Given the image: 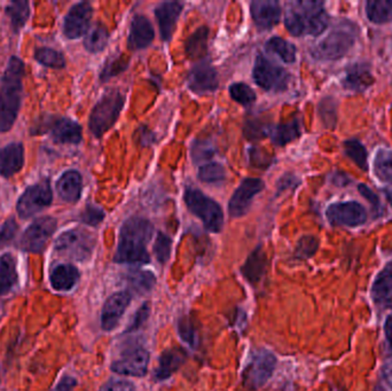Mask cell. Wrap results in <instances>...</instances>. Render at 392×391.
I'll return each instance as SVG.
<instances>
[{
    "label": "cell",
    "mask_w": 392,
    "mask_h": 391,
    "mask_svg": "<svg viewBox=\"0 0 392 391\" xmlns=\"http://www.w3.org/2000/svg\"><path fill=\"white\" fill-rule=\"evenodd\" d=\"M152 223L140 217H132L123 224L114 260L116 263L147 264L151 260L147 243L152 239Z\"/></svg>",
    "instance_id": "1"
},
{
    "label": "cell",
    "mask_w": 392,
    "mask_h": 391,
    "mask_svg": "<svg viewBox=\"0 0 392 391\" xmlns=\"http://www.w3.org/2000/svg\"><path fill=\"white\" fill-rule=\"evenodd\" d=\"M24 63L12 57L0 83V132L12 128L18 117L23 94Z\"/></svg>",
    "instance_id": "2"
},
{
    "label": "cell",
    "mask_w": 392,
    "mask_h": 391,
    "mask_svg": "<svg viewBox=\"0 0 392 391\" xmlns=\"http://www.w3.org/2000/svg\"><path fill=\"white\" fill-rule=\"evenodd\" d=\"M285 26L294 36H318L328 26V16L320 1H294L285 9Z\"/></svg>",
    "instance_id": "3"
},
{
    "label": "cell",
    "mask_w": 392,
    "mask_h": 391,
    "mask_svg": "<svg viewBox=\"0 0 392 391\" xmlns=\"http://www.w3.org/2000/svg\"><path fill=\"white\" fill-rule=\"evenodd\" d=\"M124 96L119 91H109L99 100L89 116V131L102 138L116 123L124 106Z\"/></svg>",
    "instance_id": "4"
},
{
    "label": "cell",
    "mask_w": 392,
    "mask_h": 391,
    "mask_svg": "<svg viewBox=\"0 0 392 391\" xmlns=\"http://www.w3.org/2000/svg\"><path fill=\"white\" fill-rule=\"evenodd\" d=\"M185 202L188 209L203 221L205 228L218 233L223 228V210L216 201L205 197L195 188H187L185 192Z\"/></svg>",
    "instance_id": "5"
},
{
    "label": "cell",
    "mask_w": 392,
    "mask_h": 391,
    "mask_svg": "<svg viewBox=\"0 0 392 391\" xmlns=\"http://www.w3.org/2000/svg\"><path fill=\"white\" fill-rule=\"evenodd\" d=\"M354 43V33L352 29L348 27L339 28L315 44L311 48V54L318 60H337L348 53Z\"/></svg>",
    "instance_id": "6"
},
{
    "label": "cell",
    "mask_w": 392,
    "mask_h": 391,
    "mask_svg": "<svg viewBox=\"0 0 392 391\" xmlns=\"http://www.w3.org/2000/svg\"><path fill=\"white\" fill-rule=\"evenodd\" d=\"M94 246L95 240L91 234L76 228L67 231L58 238L55 250L68 258L84 262L92 255Z\"/></svg>",
    "instance_id": "7"
},
{
    "label": "cell",
    "mask_w": 392,
    "mask_h": 391,
    "mask_svg": "<svg viewBox=\"0 0 392 391\" xmlns=\"http://www.w3.org/2000/svg\"><path fill=\"white\" fill-rule=\"evenodd\" d=\"M253 76L254 81L258 87L270 92H283L288 87L290 82L289 72L271 62L261 54L256 59Z\"/></svg>",
    "instance_id": "8"
},
{
    "label": "cell",
    "mask_w": 392,
    "mask_h": 391,
    "mask_svg": "<svg viewBox=\"0 0 392 391\" xmlns=\"http://www.w3.org/2000/svg\"><path fill=\"white\" fill-rule=\"evenodd\" d=\"M276 366V356L268 350H259L254 353L247 368H244V385L253 390L261 388L270 380Z\"/></svg>",
    "instance_id": "9"
},
{
    "label": "cell",
    "mask_w": 392,
    "mask_h": 391,
    "mask_svg": "<svg viewBox=\"0 0 392 391\" xmlns=\"http://www.w3.org/2000/svg\"><path fill=\"white\" fill-rule=\"evenodd\" d=\"M53 194L48 180L29 186L18 199L16 209L21 219H30L51 204Z\"/></svg>",
    "instance_id": "10"
},
{
    "label": "cell",
    "mask_w": 392,
    "mask_h": 391,
    "mask_svg": "<svg viewBox=\"0 0 392 391\" xmlns=\"http://www.w3.org/2000/svg\"><path fill=\"white\" fill-rule=\"evenodd\" d=\"M149 353L143 346H132L123 350L116 360L113 361L111 370L119 375L141 378L148 370Z\"/></svg>",
    "instance_id": "11"
},
{
    "label": "cell",
    "mask_w": 392,
    "mask_h": 391,
    "mask_svg": "<svg viewBox=\"0 0 392 391\" xmlns=\"http://www.w3.org/2000/svg\"><path fill=\"white\" fill-rule=\"evenodd\" d=\"M57 228V221L52 217H43L33 221L22 236L20 247L29 253H42Z\"/></svg>",
    "instance_id": "12"
},
{
    "label": "cell",
    "mask_w": 392,
    "mask_h": 391,
    "mask_svg": "<svg viewBox=\"0 0 392 391\" xmlns=\"http://www.w3.org/2000/svg\"><path fill=\"white\" fill-rule=\"evenodd\" d=\"M326 216L330 224L335 226H359L367 219L365 208L354 201L332 204L327 209Z\"/></svg>",
    "instance_id": "13"
},
{
    "label": "cell",
    "mask_w": 392,
    "mask_h": 391,
    "mask_svg": "<svg viewBox=\"0 0 392 391\" xmlns=\"http://www.w3.org/2000/svg\"><path fill=\"white\" fill-rule=\"evenodd\" d=\"M264 189V182L258 178H247L241 182L229 201V211L232 217L246 215L256 195Z\"/></svg>",
    "instance_id": "14"
},
{
    "label": "cell",
    "mask_w": 392,
    "mask_h": 391,
    "mask_svg": "<svg viewBox=\"0 0 392 391\" xmlns=\"http://www.w3.org/2000/svg\"><path fill=\"white\" fill-rule=\"evenodd\" d=\"M92 7L89 3L76 4L69 11L63 23V33L69 39H77L89 29Z\"/></svg>",
    "instance_id": "15"
},
{
    "label": "cell",
    "mask_w": 392,
    "mask_h": 391,
    "mask_svg": "<svg viewBox=\"0 0 392 391\" xmlns=\"http://www.w3.org/2000/svg\"><path fill=\"white\" fill-rule=\"evenodd\" d=\"M187 84L195 93L214 92L219 85L217 72L209 62L197 63L188 74Z\"/></svg>",
    "instance_id": "16"
},
{
    "label": "cell",
    "mask_w": 392,
    "mask_h": 391,
    "mask_svg": "<svg viewBox=\"0 0 392 391\" xmlns=\"http://www.w3.org/2000/svg\"><path fill=\"white\" fill-rule=\"evenodd\" d=\"M130 302V292H119L110 296L102 308V327L104 331H113L119 325Z\"/></svg>",
    "instance_id": "17"
},
{
    "label": "cell",
    "mask_w": 392,
    "mask_h": 391,
    "mask_svg": "<svg viewBox=\"0 0 392 391\" xmlns=\"http://www.w3.org/2000/svg\"><path fill=\"white\" fill-rule=\"evenodd\" d=\"M250 12L256 26L263 31L274 27L281 18V7L274 0H256L250 6Z\"/></svg>",
    "instance_id": "18"
},
{
    "label": "cell",
    "mask_w": 392,
    "mask_h": 391,
    "mask_svg": "<svg viewBox=\"0 0 392 391\" xmlns=\"http://www.w3.org/2000/svg\"><path fill=\"white\" fill-rule=\"evenodd\" d=\"M182 11L183 5L178 1H165L160 4L155 9V16L160 27V36L165 42H169L173 37L175 24L178 22Z\"/></svg>",
    "instance_id": "19"
},
{
    "label": "cell",
    "mask_w": 392,
    "mask_h": 391,
    "mask_svg": "<svg viewBox=\"0 0 392 391\" xmlns=\"http://www.w3.org/2000/svg\"><path fill=\"white\" fill-rule=\"evenodd\" d=\"M154 39V29L148 18L143 16H136L131 22L128 45L131 50L138 51L151 45Z\"/></svg>",
    "instance_id": "20"
},
{
    "label": "cell",
    "mask_w": 392,
    "mask_h": 391,
    "mask_svg": "<svg viewBox=\"0 0 392 391\" xmlns=\"http://www.w3.org/2000/svg\"><path fill=\"white\" fill-rule=\"evenodd\" d=\"M24 163L22 143H13L0 150V173L5 178L14 176L21 170Z\"/></svg>",
    "instance_id": "21"
},
{
    "label": "cell",
    "mask_w": 392,
    "mask_h": 391,
    "mask_svg": "<svg viewBox=\"0 0 392 391\" xmlns=\"http://www.w3.org/2000/svg\"><path fill=\"white\" fill-rule=\"evenodd\" d=\"M186 361V353L180 348H170L160 355L158 366L155 370V379L158 381L169 379Z\"/></svg>",
    "instance_id": "22"
},
{
    "label": "cell",
    "mask_w": 392,
    "mask_h": 391,
    "mask_svg": "<svg viewBox=\"0 0 392 391\" xmlns=\"http://www.w3.org/2000/svg\"><path fill=\"white\" fill-rule=\"evenodd\" d=\"M373 83L374 77L371 75L369 67L365 63H356L348 69L343 85L347 90L363 92L373 85Z\"/></svg>",
    "instance_id": "23"
},
{
    "label": "cell",
    "mask_w": 392,
    "mask_h": 391,
    "mask_svg": "<svg viewBox=\"0 0 392 391\" xmlns=\"http://www.w3.org/2000/svg\"><path fill=\"white\" fill-rule=\"evenodd\" d=\"M54 141L59 143H80L82 141V128L80 124L69 119H59L50 126Z\"/></svg>",
    "instance_id": "24"
},
{
    "label": "cell",
    "mask_w": 392,
    "mask_h": 391,
    "mask_svg": "<svg viewBox=\"0 0 392 391\" xmlns=\"http://www.w3.org/2000/svg\"><path fill=\"white\" fill-rule=\"evenodd\" d=\"M82 187V176L78 171H67L57 182L58 194L69 204H75L80 200Z\"/></svg>",
    "instance_id": "25"
},
{
    "label": "cell",
    "mask_w": 392,
    "mask_h": 391,
    "mask_svg": "<svg viewBox=\"0 0 392 391\" xmlns=\"http://www.w3.org/2000/svg\"><path fill=\"white\" fill-rule=\"evenodd\" d=\"M78 279L80 272L72 264H60L55 266L50 275V281L54 290L63 292L72 290L77 284Z\"/></svg>",
    "instance_id": "26"
},
{
    "label": "cell",
    "mask_w": 392,
    "mask_h": 391,
    "mask_svg": "<svg viewBox=\"0 0 392 391\" xmlns=\"http://www.w3.org/2000/svg\"><path fill=\"white\" fill-rule=\"evenodd\" d=\"M266 264H268L266 255L263 248L258 247L248 257L247 262L242 266L241 272L250 284H257L264 275Z\"/></svg>",
    "instance_id": "27"
},
{
    "label": "cell",
    "mask_w": 392,
    "mask_h": 391,
    "mask_svg": "<svg viewBox=\"0 0 392 391\" xmlns=\"http://www.w3.org/2000/svg\"><path fill=\"white\" fill-rule=\"evenodd\" d=\"M16 262L11 254L0 257V295H6L18 284Z\"/></svg>",
    "instance_id": "28"
},
{
    "label": "cell",
    "mask_w": 392,
    "mask_h": 391,
    "mask_svg": "<svg viewBox=\"0 0 392 391\" xmlns=\"http://www.w3.org/2000/svg\"><path fill=\"white\" fill-rule=\"evenodd\" d=\"M125 280L128 282L129 290L139 295L149 293L156 284V278L152 272L141 270L128 272V275H125Z\"/></svg>",
    "instance_id": "29"
},
{
    "label": "cell",
    "mask_w": 392,
    "mask_h": 391,
    "mask_svg": "<svg viewBox=\"0 0 392 391\" xmlns=\"http://www.w3.org/2000/svg\"><path fill=\"white\" fill-rule=\"evenodd\" d=\"M392 294V262L386 264L383 270L375 278L371 287V296L374 302H384L389 299Z\"/></svg>",
    "instance_id": "30"
},
{
    "label": "cell",
    "mask_w": 392,
    "mask_h": 391,
    "mask_svg": "<svg viewBox=\"0 0 392 391\" xmlns=\"http://www.w3.org/2000/svg\"><path fill=\"white\" fill-rule=\"evenodd\" d=\"M271 139L278 146H285L300 136V120H293L271 128Z\"/></svg>",
    "instance_id": "31"
},
{
    "label": "cell",
    "mask_w": 392,
    "mask_h": 391,
    "mask_svg": "<svg viewBox=\"0 0 392 391\" xmlns=\"http://www.w3.org/2000/svg\"><path fill=\"white\" fill-rule=\"evenodd\" d=\"M366 13L369 21L383 24L392 21L391 0H371L366 4Z\"/></svg>",
    "instance_id": "32"
},
{
    "label": "cell",
    "mask_w": 392,
    "mask_h": 391,
    "mask_svg": "<svg viewBox=\"0 0 392 391\" xmlns=\"http://www.w3.org/2000/svg\"><path fill=\"white\" fill-rule=\"evenodd\" d=\"M109 33L107 28L104 24L95 23L92 28H89L87 36L84 39V46L91 53H99L107 46Z\"/></svg>",
    "instance_id": "33"
},
{
    "label": "cell",
    "mask_w": 392,
    "mask_h": 391,
    "mask_svg": "<svg viewBox=\"0 0 392 391\" xmlns=\"http://www.w3.org/2000/svg\"><path fill=\"white\" fill-rule=\"evenodd\" d=\"M209 31L207 27H201L187 39L186 54L190 59H200L207 54V42Z\"/></svg>",
    "instance_id": "34"
},
{
    "label": "cell",
    "mask_w": 392,
    "mask_h": 391,
    "mask_svg": "<svg viewBox=\"0 0 392 391\" xmlns=\"http://www.w3.org/2000/svg\"><path fill=\"white\" fill-rule=\"evenodd\" d=\"M6 14L11 21L13 31L14 33H18L29 18V4L24 0L12 1L7 5Z\"/></svg>",
    "instance_id": "35"
},
{
    "label": "cell",
    "mask_w": 392,
    "mask_h": 391,
    "mask_svg": "<svg viewBox=\"0 0 392 391\" xmlns=\"http://www.w3.org/2000/svg\"><path fill=\"white\" fill-rule=\"evenodd\" d=\"M265 48L271 53L276 54L285 62L293 63L296 60V48L280 37L271 38Z\"/></svg>",
    "instance_id": "36"
},
{
    "label": "cell",
    "mask_w": 392,
    "mask_h": 391,
    "mask_svg": "<svg viewBox=\"0 0 392 391\" xmlns=\"http://www.w3.org/2000/svg\"><path fill=\"white\" fill-rule=\"evenodd\" d=\"M374 172L382 182L392 184V150H379L374 158Z\"/></svg>",
    "instance_id": "37"
},
{
    "label": "cell",
    "mask_w": 392,
    "mask_h": 391,
    "mask_svg": "<svg viewBox=\"0 0 392 391\" xmlns=\"http://www.w3.org/2000/svg\"><path fill=\"white\" fill-rule=\"evenodd\" d=\"M35 59L44 66L51 67V68H63L65 65L62 53L50 48H37L35 52Z\"/></svg>",
    "instance_id": "38"
},
{
    "label": "cell",
    "mask_w": 392,
    "mask_h": 391,
    "mask_svg": "<svg viewBox=\"0 0 392 391\" xmlns=\"http://www.w3.org/2000/svg\"><path fill=\"white\" fill-rule=\"evenodd\" d=\"M344 152L360 169L367 170V152L359 141L354 139L345 141Z\"/></svg>",
    "instance_id": "39"
},
{
    "label": "cell",
    "mask_w": 392,
    "mask_h": 391,
    "mask_svg": "<svg viewBox=\"0 0 392 391\" xmlns=\"http://www.w3.org/2000/svg\"><path fill=\"white\" fill-rule=\"evenodd\" d=\"M214 153H216V148H214V143L209 141H194L192 150H190L192 158L196 165H200V163H203V162L214 158Z\"/></svg>",
    "instance_id": "40"
},
{
    "label": "cell",
    "mask_w": 392,
    "mask_h": 391,
    "mask_svg": "<svg viewBox=\"0 0 392 391\" xmlns=\"http://www.w3.org/2000/svg\"><path fill=\"white\" fill-rule=\"evenodd\" d=\"M178 331L180 338L184 341L185 343H187L192 348H195L199 343L197 329H196L195 324L192 321L190 316H185L179 320Z\"/></svg>",
    "instance_id": "41"
},
{
    "label": "cell",
    "mask_w": 392,
    "mask_h": 391,
    "mask_svg": "<svg viewBox=\"0 0 392 391\" xmlns=\"http://www.w3.org/2000/svg\"><path fill=\"white\" fill-rule=\"evenodd\" d=\"M229 94L233 100L246 107L253 105L256 100V94L253 89L244 83L233 84L232 87H229Z\"/></svg>",
    "instance_id": "42"
},
{
    "label": "cell",
    "mask_w": 392,
    "mask_h": 391,
    "mask_svg": "<svg viewBox=\"0 0 392 391\" xmlns=\"http://www.w3.org/2000/svg\"><path fill=\"white\" fill-rule=\"evenodd\" d=\"M225 167L219 163H209L200 167L199 178L208 184L223 182L225 180Z\"/></svg>",
    "instance_id": "43"
},
{
    "label": "cell",
    "mask_w": 392,
    "mask_h": 391,
    "mask_svg": "<svg viewBox=\"0 0 392 391\" xmlns=\"http://www.w3.org/2000/svg\"><path fill=\"white\" fill-rule=\"evenodd\" d=\"M171 246H173V241H171L169 236L164 233L158 234L153 250H154L155 256H156L160 263H167L170 258V254H171Z\"/></svg>",
    "instance_id": "44"
},
{
    "label": "cell",
    "mask_w": 392,
    "mask_h": 391,
    "mask_svg": "<svg viewBox=\"0 0 392 391\" xmlns=\"http://www.w3.org/2000/svg\"><path fill=\"white\" fill-rule=\"evenodd\" d=\"M319 242L315 236H306L298 241L295 255L300 260H306L312 257L318 250Z\"/></svg>",
    "instance_id": "45"
},
{
    "label": "cell",
    "mask_w": 392,
    "mask_h": 391,
    "mask_svg": "<svg viewBox=\"0 0 392 391\" xmlns=\"http://www.w3.org/2000/svg\"><path fill=\"white\" fill-rule=\"evenodd\" d=\"M270 126L258 120L248 121L247 124L244 126V135L247 136L249 139H261V138L270 135Z\"/></svg>",
    "instance_id": "46"
},
{
    "label": "cell",
    "mask_w": 392,
    "mask_h": 391,
    "mask_svg": "<svg viewBox=\"0 0 392 391\" xmlns=\"http://www.w3.org/2000/svg\"><path fill=\"white\" fill-rule=\"evenodd\" d=\"M128 67V61L124 57H113L104 65V70L102 72V81H108L113 76L119 75L125 68Z\"/></svg>",
    "instance_id": "47"
},
{
    "label": "cell",
    "mask_w": 392,
    "mask_h": 391,
    "mask_svg": "<svg viewBox=\"0 0 392 391\" xmlns=\"http://www.w3.org/2000/svg\"><path fill=\"white\" fill-rule=\"evenodd\" d=\"M104 219V210L100 209L98 206H93V204H89L80 216L82 221H84L85 224L91 225V226H97V225L100 224Z\"/></svg>",
    "instance_id": "48"
},
{
    "label": "cell",
    "mask_w": 392,
    "mask_h": 391,
    "mask_svg": "<svg viewBox=\"0 0 392 391\" xmlns=\"http://www.w3.org/2000/svg\"><path fill=\"white\" fill-rule=\"evenodd\" d=\"M99 391H136L134 383L123 380H110L109 382L102 385Z\"/></svg>",
    "instance_id": "49"
},
{
    "label": "cell",
    "mask_w": 392,
    "mask_h": 391,
    "mask_svg": "<svg viewBox=\"0 0 392 391\" xmlns=\"http://www.w3.org/2000/svg\"><path fill=\"white\" fill-rule=\"evenodd\" d=\"M149 308L148 304L146 303L143 307H140L139 310L137 311V314L134 316V321L129 325V329L126 331H134L136 329H140L141 325L145 323L147 318H148Z\"/></svg>",
    "instance_id": "50"
},
{
    "label": "cell",
    "mask_w": 392,
    "mask_h": 391,
    "mask_svg": "<svg viewBox=\"0 0 392 391\" xmlns=\"http://www.w3.org/2000/svg\"><path fill=\"white\" fill-rule=\"evenodd\" d=\"M18 225L15 223L14 219L7 221L4 226L0 230V242H7L13 239V236L16 233Z\"/></svg>",
    "instance_id": "51"
},
{
    "label": "cell",
    "mask_w": 392,
    "mask_h": 391,
    "mask_svg": "<svg viewBox=\"0 0 392 391\" xmlns=\"http://www.w3.org/2000/svg\"><path fill=\"white\" fill-rule=\"evenodd\" d=\"M77 385V381L72 376H65L60 381L59 385L55 387L53 391H72V389Z\"/></svg>",
    "instance_id": "52"
},
{
    "label": "cell",
    "mask_w": 392,
    "mask_h": 391,
    "mask_svg": "<svg viewBox=\"0 0 392 391\" xmlns=\"http://www.w3.org/2000/svg\"><path fill=\"white\" fill-rule=\"evenodd\" d=\"M298 180L296 177L291 176V175H287V176L283 177V180H280L278 182V187H279V191H283L285 188L295 187V186L298 185Z\"/></svg>",
    "instance_id": "53"
},
{
    "label": "cell",
    "mask_w": 392,
    "mask_h": 391,
    "mask_svg": "<svg viewBox=\"0 0 392 391\" xmlns=\"http://www.w3.org/2000/svg\"><path fill=\"white\" fill-rule=\"evenodd\" d=\"M382 376H383L384 383L386 387L392 391V361H388L382 370Z\"/></svg>",
    "instance_id": "54"
},
{
    "label": "cell",
    "mask_w": 392,
    "mask_h": 391,
    "mask_svg": "<svg viewBox=\"0 0 392 391\" xmlns=\"http://www.w3.org/2000/svg\"><path fill=\"white\" fill-rule=\"evenodd\" d=\"M359 191L360 193H361V194H363L364 197H365L366 199H367V200H369V202L373 204V206H379L378 197H376V195H375L374 193H373V192H371V189L367 187V186L360 185Z\"/></svg>",
    "instance_id": "55"
},
{
    "label": "cell",
    "mask_w": 392,
    "mask_h": 391,
    "mask_svg": "<svg viewBox=\"0 0 392 391\" xmlns=\"http://www.w3.org/2000/svg\"><path fill=\"white\" fill-rule=\"evenodd\" d=\"M384 331H386V340L389 342L392 349V316H389L386 318Z\"/></svg>",
    "instance_id": "56"
},
{
    "label": "cell",
    "mask_w": 392,
    "mask_h": 391,
    "mask_svg": "<svg viewBox=\"0 0 392 391\" xmlns=\"http://www.w3.org/2000/svg\"><path fill=\"white\" fill-rule=\"evenodd\" d=\"M386 199L389 201V204L392 206V189H386Z\"/></svg>",
    "instance_id": "57"
}]
</instances>
